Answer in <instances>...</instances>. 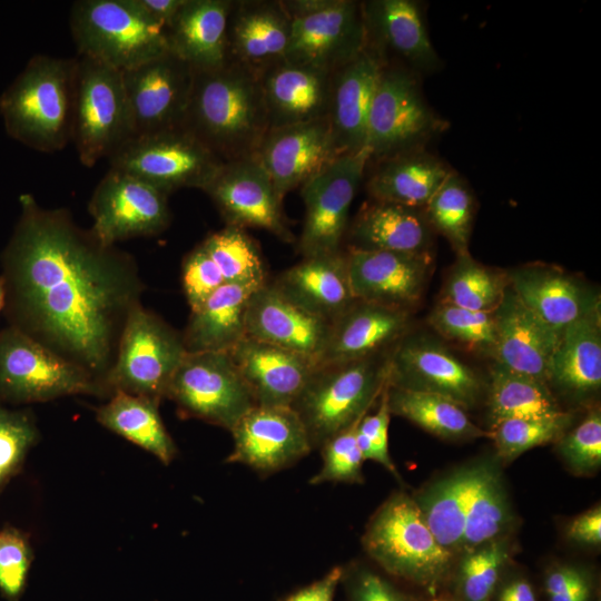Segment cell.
Wrapping results in <instances>:
<instances>
[{
	"label": "cell",
	"instance_id": "obj_1",
	"mask_svg": "<svg viewBox=\"0 0 601 601\" xmlns=\"http://www.w3.org/2000/svg\"><path fill=\"white\" fill-rule=\"evenodd\" d=\"M1 254L3 314L19 329L85 370L109 394L107 375L146 288L135 257L101 243L67 208L31 194Z\"/></svg>",
	"mask_w": 601,
	"mask_h": 601
},
{
	"label": "cell",
	"instance_id": "obj_2",
	"mask_svg": "<svg viewBox=\"0 0 601 601\" xmlns=\"http://www.w3.org/2000/svg\"><path fill=\"white\" fill-rule=\"evenodd\" d=\"M183 127L223 161L255 155L269 129L259 76L230 61L194 71Z\"/></svg>",
	"mask_w": 601,
	"mask_h": 601
},
{
	"label": "cell",
	"instance_id": "obj_3",
	"mask_svg": "<svg viewBox=\"0 0 601 601\" xmlns=\"http://www.w3.org/2000/svg\"><path fill=\"white\" fill-rule=\"evenodd\" d=\"M77 57L33 56L0 97L10 137L38 151L56 152L72 140Z\"/></svg>",
	"mask_w": 601,
	"mask_h": 601
},
{
	"label": "cell",
	"instance_id": "obj_4",
	"mask_svg": "<svg viewBox=\"0 0 601 601\" xmlns=\"http://www.w3.org/2000/svg\"><path fill=\"white\" fill-rule=\"evenodd\" d=\"M362 544L390 577L425 590L430 595L450 579L454 555L434 538L414 499L393 493L372 515Z\"/></svg>",
	"mask_w": 601,
	"mask_h": 601
},
{
	"label": "cell",
	"instance_id": "obj_5",
	"mask_svg": "<svg viewBox=\"0 0 601 601\" xmlns=\"http://www.w3.org/2000/svg\"><path fill=\"white\" fill-rule=\"evenodd\" d=\"M388 352L315 367L290 406L313 450L368 413L388 382Z\"/></svg>",
	"mask_w": 601,
	"mask_h": 601
},
{
	"label": "cell",
	"instance_id": "obj_6",
	"mask_svg": "<svg viewBox=\"0 0 601 601\" xmlns=\"http://www.w3.org/2000/svg\"><path fill=\"white\" fill-rule=\"evenodd\" d=\"M69 24L79 56L125 71L167 51L166 28L136 0H79Z\"/></svg>",
	"mask_w": 601,
	"mask_h": 601
},
{
	"label": "cell",
	"instance_id": "obj_7",
	"mask_svg": "<svg viewBox=\"0 0 601 601\" xmlns=\"http://www.w3.org/2000/svg\"><path fill=\"white\" fill-rule=\"evenodd\" d=\"M134 135L122 71L78 56L71 141L81 164L111 157Z\"/></svg>",
	"mask_w": 601,
	"mask_h": 601
},
{
	"label": "cell",
	"instance_id": "obj_8",
	"mask_svg": "<svg viewBox=\"0 0 601 601\" xmlns=\"http://www.w3.org/2000/svg\"><path fill=\"white\" fill-rule=\"evenodd\" d=\"M187 353L181 333L141 304L125 324L106 387L160 402Z\"/></svg>",
	"mask_w": 601,
	"mask_h": 601
},
{
	"label": "cell",
	"instance_id": "obj_9",
	"mask_svg": "<svg viewBox=\"0 0 601 601\" xmlns=\"http://www.w3.org/2000/svg\"><path fill=\"white\" fill-rule=\"evenodd\" d=\"M73 395L109 398L81 367L14 327L0 331V402L30 404Z\"/></svg>",
	"mask_w": 601,
	"mask_h": 601
},
{
	"label": "cell",
	"instance_id": "obj_10",
	"mask_svg": "<svg viewBox=\"0 0 601 601\" xmlns=\"http://www.w3.org/2000/svg\"><path fill=\"white\" fill-rule=\"evenodd\" d=\"M108 159L110 168L167 195L180 188L204 190L224 162L183 126L134 136Z\"/></svg>",
	"mask_w": 601,
	"mask_h": 601
},
{
	"label": "cell",
	"instance_id": "obj_11",
	"mask_svg": "<svg viewBox=\"0 0 601 601\" xmlns=\"http://www.w3.org/2000/svg\"><path fill=\"white\" fill-rule=\"evenodd\" d=\"M166 398L184 418H197L230 431L255 406L228 352L187 353Z\"/></svg>",
	"mask_w": 601,
	"mask_h": 601
},
{
	"label": "cell",
	"instance_id": "obj_12",
	"mask_svg": "<svg viewBox=\"0 0 601 601\" xmlns=\"http://www.w3.org/2000/svg\"><path fill=\"white\" fill-rule=\"evenodd\" d=\"M441 129L416 79L398 66H384L371 105L366 148L370 161L422 147Z\"/></svg>",
	"mask_w": 601,
	"mask_h": 601
},
{
	"label": "cell",
	"instance_id": "obj_13",
	"mask_svg": "<svg viewBox=\"0 0 601 601\" xmlns=\"http://www.w3.org/2000/svg\"><path fill=\"white\" fill-rule=\"evenodd\" d=\"M370 159L367 148L342 155L300 187L305 215L297 246L303 257L341 252L349 208Z\"/></svg>",
	"mask_w": 601,
	"mask_h": 601
},
{
	"label": "cell",
	"instance_id": "obj_14",
	"mask_svg": "<svg viewBox=\"0 0 601 601\" xmlns=\"http://www.w3.org/2000/svg\"><path fill=\"white\" fill-rule=\"evenodd\" d=\"M88 211L92 218L91 231L108 246L158 235L171 221L167 194L114 168L96 186Z\"/></svg>",
	"mask_w": 601,
	"mask_h": 601
},
{
	"label": "cell",
	"instance_id": "obj_15",
	"mask_svg": "<svg viewBox=\"0 0 601 601\" xmlns=\"http://www.w3.org/2000/svg\"><path fill=\"white\" fill-rule=\"evenodd\" d=\"M203 191L226 226L264 229L285 243L294 242L283 201L256 155L224 161Z\"/></svg>",
	"mask_w": 601,
	"mask_h": 601
},
{
	"label": "cell",
	"instance_id": "obj_16",
	"mask_svg": "<svg viewBox=\"0 0 601 601\" xmlns=\"http://www.w3.org/2000/svg\"><path fill=\"white\" fill-rule=\"evenodd\" d=\"M388 384L442 395L464 410L473 407L483 391L477 374L446 347L407 334L388 352Z\"/></svg>",
	"mask_w": 601,
	"mask_h": 601
},
{
	"label": "cell",
	"instance_id": "obj_17",
	"mask_svg": "<svg viewBox=\"0 0 601 601\" xmlns=\"http://www.w3.org/2000/svg\"><path fill=\"white\" fill-rule=\"evenodd\" d=\"M134 125V136L184 125L194 81V70L167 51L122 71Z\"/></svg>",
	"mask_w": 601,
	"mask_h": 601
},
{
	"label": "cell",
	"instance_id": "obj_18",
	"mask_svg": "<svg viewBox=\"0 0 601 601\" xmlns=\"http://www.w3.org/2000/svg\"><path fill=\"white\" fill-rule=\"evenodd\" d=\"M229 432L234 447L226 462L244 464L262 476L290 467L313 451L290 406L255 405Z\"/></svg>",
	"mask_w": 601,
	"mask_h": 601
},
{
	"label": "cell",
	"instance_id": "obj_19",
	"mask_svg": "<svg viewBox=\"0 0 601 601\" xmlns=\"http://www.w3.org/2000/svg\"><path fill=\"white\" fill-rule=\"evenodd\" d=\"M365 46L361 2L333 0L321 11L292 19L286 60L333 72Z\"/></svg>",
	"mask_w": 601,
	"mask_h": 601
},
{
	"label": "cell",
	"instance_id": "obj_20",
	"mask_svg": "<svg viewBox=\"0 0 601 601\" xmlns=\"http://www.w3.org/2000/svg\"><path fill=\"white\" fill-rule=\"evenodd\" d=\"M349 284L356 300L410 312L427 284L431 253H398L349 247Z\"/></svg>",
	"mask_w": 601,
	"mask_h": 601
},
{
	"label": "cell",
	"instance_id": "obj_21",
	"mask_svg": "<svg viewBox=\"0 0 601 601\" xmlns=\"http://www.w3.org/2000/svg\"><path fill=\"white\" fill-rule=\"evenodd\" d=\"M255 155L282 201L342 156L327 117L268 129Z\"/></svg>",
	"mask_w": 601,
	"mask_h": 601
},
{
	"label": "cell",
	"instance_id": "obj_22",
	"mask_svg": "<svg viewBox=\"0 0 601 601\" xmlns=\"http://www.w3.org/2000/svg\"><path fill=\"white\" fill-rule=\"evenodd\" d=\"M331 325L266 280L250 299L246 336L299 354L317 366Z\"/></svg>",
	"mask_w": 601,
	"mask_h": 601
},
{
	"label": "cell",
	"instance_id": "obj_23",
	"mask_svg": "<svg viewBox=\"0 0 601 601\" xmlns=\"http://www.w3.org/2000/svg\"><path fill=\"white\" fill-rule=\"evenodd\" d=\"M290 27L280 0H233L227 20L228 61L259 76L286 60Z\"/></svg>",
	"mask_w": 601,
	"mask_h": 601
},
{
	"label": "cell",
	"instance_id": "obj_24",
	"mask_svg": "<svg viewBox=\"0 0 601 601\" xmlns=\"http://www.w3.org/2000/svg\"><path fill=\"white\" fill-rule=\"evenodd\" d=\"M493 315L496 331L494 362L548 383L561 332L525 306L511 285Z\"/></svg>",
	"mask_w": 601,
	"mask_h": 601
},
{
	"label": "cell",
	"instance_id": "obj_25",
	"mask_svg": "<svg viewBox=\"0 0 601 601\" xmlns=\"http://www.w3.org/2000/svg\"><path fill=\"white\" fill-rule=\"evenodd\" d=\"M366 48L384 66L390 55L422 71H433L440 58L427 35L421 10L412 0L361 2Z\"/></svg>",
	"mask_w": 601,
	"mask_h": 601
},
{
	"label": "cell",
	"instance_id": "obj_26",
	"mask_svg": "<svg viewBox=\"0 0 601 601\" xmlns=\"http://www.w3.org/2000/svg\"><path fill=\"white\" fill-rule=\"evenodd\" d=\"M228 354L258 406H292L316 367L299 354L248 336Z\"/></svg>",
	"mask_w": 601,
	"mask_h": 601
},
{
	"label": "cell",
	"instance_id": "obj_27",
	"mask_svg": "<svg viewBox=\"0 0 601 601\" xmlns=\"http://www.w3.org/2000/svg\"><path fill=\"white\" fill-rule=\"evenodd\" d=\"M384 63L365 49L331 75L327 119L342 155L366 148L367 120Z\"/></svg>",
	"mask_w": 601,
	"mask_h": 601
},
{
	"label": "cell",
	"instance_id": "obj_28",
	"mask_svg": "<svg viewBox=\"0 0 601 601\" xmlns=\"http://www.w3.org/2000/svg\"><path fill=\"white\" fill-rule=\"evenodd\" d=\"M410 328V312L356 300L336 318L318 365L341 364L386 353Z\"/></svg>",
	"mask_w": 601,
	"mask_h": 601
},
{
	"label": "cell",
	"instance_id": "obj_29",
	"mask_svg": "<svg viewBox=\"0 0 601 601\" xmlns=\"http://www.w3.org/2000/svg\"><path fill=\"white\" fill-rule=\"evenodd\" d=\"M508 275L524 305L558 332L600 307L597 292L559 267L532 264Z\"/></svg>",
	"mask_w": 601,
	"mask_h": 601
},
{
	"label": "cell",
	"instance_id": "obj_30",
	"mask_svg": "<svg viewBox=\"0 0 601 601\" xmlns=\"http://www.w3.org/2000/svg\"><path fill=\"white\" fill-rule=\"evenodd\" d=\"M332 72L284 60L259 75L269 129L326 118Z\"/></svg>",
	"mask_w": 601,
	"mask_h": 601
},
{
	"label": "cell",
	"instance_id": "obj_31",
	"mask_svg": "<svg viewBox=\"0 0 601 601\" xmlns=\"http://www.w3.org/2000/svg\"><path fill=\"white\" fill-rule=\"evenodd\" d=\"M233 0H186L166 28L168 50L194 71L228 62L227 20Z\"/></svg>",
	"mask_w": 601,
	"mask_h": 601
},
{
	"label": "cell",
	"instance_id": "obj_32",
	"mask_svg": "<svg viewBox=\"0 0 601 601\" xmlns=\"http://www.w3.org/2000/svg\"><path fill=\"white\" fill-rule=\"evenodd\" d=\"M286 296L331 324L355 302L346 253L303 257L273 282Z\"/></svg>",
	"mask_w": 601,
	"mask_h": 601
},
{
	"label": "cell",
	"instance_id": "obj_33",
	"mask_svg": "<svg viewBox=\"0 0 601 601\" xmlns=\"http://www.w3.org/2000/svg\"><path fill=\"white\" fill-rule=\"evenodd\" d=\"M266 280L224 284L190 311L181 333L187 352H228L242 341L250 299Z\"/></svg>",
	"mask_w": 601,
	"mask_h": 601
},
{
	"label": "cell",
	"instance_id": "obj_34",
	"mask_svg": "<svg viewBox=\"0 0 601 601\" xmlns=\"http://www.w3.org/2000/svg\"><path fill=\"white\" fill-rule=\"evenodd\" d=\"M549 386L577 401L601 387V309L595 308L561 333L549 367Z\"/></svg>",
	"mask_w": 601,
	"mask_h": 601
},
{
	"label": "cell",
	"instance_id": "obj_35",
	"mask_svg": "<svg viewBox=\"0 0 601 601\" xmlns=\"http://www.w3.org/2000/svg\"><path fill=\"white\" fill-rule=\"evenodd\" d=\"M366 188L373 200L424 208L453 171L421 147L377 160Z\"/></svg>",
	"mask_w": 601,
	"mask_h": 601
},
{
	"label": "cell",
	"instance_id": "obj_36",
	"mask_svg": "<svg viewBox=\"0 0 601 601\" xmlns=\"http://www.w3.org/2000/svg\"><path fill=\"white\" fill-rule=\"evenodd\" d=\"M353 248L398 253H430L431 226L418 208L373 200L349 227Z\"/></svg>",
	"mask_w": 601,
	"mask_h": 601
},
{
	"label": "cell",
	"instance_id": "obj_37",
	"mask_svg": "<svg viewBox=\"0 0 601 601\" xmlns=\"http://www.w3.org/2000/svg\"><path fill=\"white\" fill-rule=\"evenodd\" d=\"M482 465L455 470L413 496L436 541L454 556L461 553L466 510Z\"/></svg>",
	"mask_w": 601,
	"mask_h": 601
},
{
	"label": "cell",
	"instance_id": "obj_38",
	"mask_svg": "<svg viewBox=\"0 0 601 601\" xmlns=\"http://www.w3.org/2000/svg\"><path fill=\"white\" fill-rule=\"evenodd\" d=\"M159 403L116 391L96 410V420L167 465L176 457L177 447L161 420Z\"/></svg>",
	"mask_w": 601,
	"mask_h": 601
},
{
	"label": "cell",
	"instance_id": "obj_39",
	"mask_svg": "<svg viewBox=\"0 0 601 601\" xmlns=\"http://www.w3.org/2000/svg\"><path fill=\"white\" fill-rule=\"evenodd\" d=\"M487 407L492 425L510 418L551 417L565 412L548 383L497 362L490 368Z\"/></svg>",
	"mask_w": 601,
	"mask_h": 601
},
{
	"label": "cell",
	"instance_id": "obj_40",
	"mask_svg": "<svg viewBox=\"0 0 601 601\" xmlns=\"http://www.w3.org/2000/svg\"><path fill=\"white\" fill-rule=\"evenodd\" d=\"M387 403L392 415L406 418L443 440L466 441L490 435L469 418L466 410L439 394L388 384Z\"/></svg>",
	"mask_w": 601,
	"mask_h": 601
},
{
	"label": "cell",
	"instance_id": "obj_41",
	"mask_svg": "<svg viewBox=\"0 0 601 601\" xmlns=\"http://www.w3.org/2000/svg\"><path fill=\"white\" fill-rule=\"evenodd\" d=\"M512 515L499 470L483 462L469 501L460 555L501 539L511 526Z\"/></svg>",
	"mask_w": 601,
	"mask_h": 601
},
{
	"label": "cell",
	"instance_id": "obj_42",
	"mask_svg": "<svg viewBox=\"0 0 601 601\" xmlns=\"http://www.w3.org/2000/svg\"><path fill=\"white\" fill-rule=\"evenodd\" d=\"M508 273L486 267L470 254L457 256L442 290V299L462 308L493 313L508 286Z\"/></svg>",
	"mask_w": 601,
	"mask_h": 601
},
{
	"label": "cell",
	"instance_id": "obj_43",
	"mask_svg": "<svg viewBox=\"0 0 601 601\" xmlns=\"http://www.w3.org/2000/svg\"><path fill=\"white\" fill-rule=\"evenodd\" d=\"M425 218L444 236L457 256L470 254L474 198L465 180L452 171L424 207Z\"/></svg>",
	"mask_w": 601,
	"mask_h": 601
},
{
	"label": "cell",
	"instance_id": "obj_44",
	"mask_svg": "<svg viewBox=\"0 0 601 601\" xmlns=\"http://www.w3.org/2000/svg\"><path fill=\"white\" fill-rule=\"evenodd\" d=\"M509 551L506 540L501 538L462 554L450 575V595L456 601H492L504 575Z\"/></svg>",
	"mask_w": 601,
	"mask_h": 601
},
{
	"label": "cell",
	"instance_id": "obj_45",
	"mask_svg": "<svg viewBox=\"0 0 601 601\" xmlns=\"http://www.w3.org/2000/svg\"><path fill=\"white\" fill-rule=\"evenodd\" d=\"M199 246L225 284L266 279L259 249L245 229L226 226L206 236Z\"/></svg>",
	"mask_w": 601,
	"mask_h": 601
},
{
	"label": "cell",
	"instance_id": "obj_46",
	"mask_svg": "<svg viewBox=\"0 0 601 601\" xmlns=\"http://www.w3.org/2000/svg\"><path fill=\"white\" fill-rule=\"evenodd\" d=\"M572 421L570 412L551 417L510 418L492 425L489 436L494 442L496 455L511 462L533 447L558 442Z\"/></svg>",
	"mask_w": 601,
	"mask_h": 601
},
{
	"label": "cell",
	"instance_id": "obj_47",
	"mask_svg": "<svg viewBox=\"0 0 601 601\" xmlns=\"http://www.w3.org/2000/svg\"><path fill=\"white\" fill-rule=\"evenodd\" d=\"M428 324L444 338L493 356L496 331L493 313L471 311L440 302L427 317Z\"/></svg>",
	"mask_w": 601,
	"mask_h": 601
},
{
	"label": "cell",
	"instance_id": "obj_48",
	"mask_svg": "<svg viewBox=\"0 0 601 601\" xmlns=\"http://www.w3.org/2000/svg\"><path fill=\"white\" fill-rule=\"evenodd\" d=\"M359 421L328 439L318 449L322 454V466L309 479V484L364 482L362 471L364 459L356 440Z\"/></svg>",
	"mask_w": 601,
	"mask_h": 601
},
{
	"label": "cell",
	"instance_id": "obj_49",
	"mask_svg": "<svg viewBox=\"0 0 601 601\" xmlns=\"http://www.w3.org/2000/svg\"><path fill=\"white\" fill-rule=\"evenodd\" d=\"M38 439L39 431L30 412L0 405V486L21 470Z\"/></svg>",
	"mask_w": 601,
	"mask_h": 601
},
{
	"label": "cell",
	"instance_id": "obj_50",
	"mask_svg": "<svg viewBox=\"0 0 601 601\" xmlns=\"http://www.w3.org/2000/svg\"><path fill=\"white\" fill-rule=\"evenodd\" d=\"M561 457L580 475L595 472L601 465V413L591 410L587 416L558 441Z\"/></svg>",
	"mask_w": 601,
	"mask_h": 601
},
{
	"label": "cell",
	"instance_id": "obj_51",
	"mask_svg": "<svg viewBox=\"0 0 601 601\" xmlns=\"http://www.w3.org/2000/svg\"><path fill=\"white\" fill-rule=\"evenodd\" d=\"M33 554L28 536L14 528L0 531V593L18 601L26 589Z\"/></svg>",
	"mask_w": 601,
	"mask_h": 601
},
{
	"label": "cell",
	"instance_id": "obj_52",
	"mask_svg": "<svg viewBox=\"0 0 601 601\" xmlns=\"http://www.w3.org/2000/svg\"><path fill=\"white\" fill-rule=\"evenodd\" d=\"M387 386L388 382L378 398L376 412L366 413L358 422L356 440L364 461L372 460L400 479L388 451V425L392 414L387 403Z\"/></svg>",
	"mask_w": 601,
	"mask_h": 601
},
{
	"label": "cell",
	"instance_id": "obj_53",
	"mask_svg": "<svg viewBox=\"0 0 601 601\" xmlns=\"http://www.w3.org/2000/svg\"><path fill=\"white\" fill-rule=\"evenodd\" d=\"M341 583L345 588L346 601H417L392 580L364 564L343 566Z\"/></svg>",
	"mask_w": 601,
	"mask_h": 601
},
{
	"label": "cell",
	"instance_id": "obj_54",
	"mask_svg": "<svg viewBox=\"0 0 601 601\" xmlns=\"http://www.w3.org/2000/svg\"><path fill=\"white\" fill-rule=\"evenodd\" d=\"M181 284L190 311L199 307L217 288L225 284L221 275L199 244L183 259Z\"/></svg>",
	"mask_w": 601,
	"mask_h": 601
},
{
	"label": "cell",
	"instance_id": "obj_55",
	"mask_svg": "<svg viewBox=\"0 0 601 601\" xmlns=\"http://www.w3.org/2000/svg\"><path fill=\"white\" fill-rule=\"evenodd\" d=\"M543 588L548 601H594L595 598V582L591 572L569 563L549 568Z\"/></svg>",
	"mask_w": 601,
	"mask_h": 601
},
{
	"label": "cell",
	"instance_id": "obj_56",
	"mask_svg": "<svg viewBox=\"0 0 601 601\" xmlns=\"http://www.w3.org/2000/svg\"><path fill=\"white\" fill-rule=\"evenodd\" d=\"M343 566H334L322 578L288 594L283 601H334Z\"/></svg>",
	"mask_w": 601,
	"mask_h": 601
},
{
	"label": "cell",
	"instance_id": "obj_57",
	"mask_svg": "<svg viewBox=\"0 0 601 601\" xmlns=\"http://www.w3.org/2000/svg\"><path fill=\"white\" fill-rule=\"evenodd\" d=\"M570 540L589 546L601 543V508L599 505L579 514L568 525Z\"/></svg>",
	"mask_w": 601,
	"mask_h": 601
},
{
	"label": "cell",
	"instance_id": "obj_58",
	"mask_svg": "<svg viewBox=\"0 0 601 601\" xmlns=\"http://www.w3.org/2000/svg\"><path fill=\"white\" fill-rule=\"evenodd\" d=\"M492 601H538L533 584L523 575L502 578Z\"/></svg>",
	"mask_w": 601,
	"mask_h": 601
},
{
	"label": "cell",
	"instance_id": "obj_59",
	"mask_svg": "<svg viewBox=\"0 0 601 601\" xmlns=\"http://www.w3.org/2000/svg\"><path fill=\"white\" fill-rule=\"evenodd\" d=\"M186 0H136L154 21L167 28Z\"/></svg>",
	"mask_w": 601,
	"mask_h": 601
},
{
	"label": "cell",
	"instance_id": "obj_60",
	"mask_svg": "<svg viewBox=\"0 0 601 601\" xmlns=\"http://www.w3.org/2000/svg\"><path fill=\"white\" fill-rule=\"evenodd\" d=\"M290 19L305 17L327 8L333 0H280Z\"/></svg>",
	"mask_w": 601,
	"mask_h": 601
},
{
	"label": "cell",
	"instance_id": "obj_61",
	"mask_svg": "<svg viewBox=\"0 0 601 601\" xmlns=\"http://www.w3.org/2000/svg\"><path fill=\"white\" fill-rule=\"evenodd\" d=\"M424 601H456L455 599H453L450 594H434V595H430V598L427 600H424Z\"/></svg>",
	"mask_w": 601,
	"mask_h": 601
},
{
	"label": "cell",
	"instance_id": "obj_62",
	"mask_svg": "<svg viewBox=\"0 0 601 601\" xmlns=\"http://www.w3.org/2000/svg\"><path fill=\"white\" fill-rule=\"evenodd\" d=\"M3 307H4V283H3L2 276L0 275V314L1 312H3Z\"/></svg>",
	"mask_w": 601,
	"mask_h": 601
}]
</instances>
